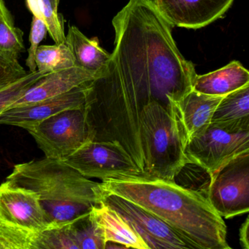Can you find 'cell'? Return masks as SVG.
Listing matches in <instances>:
<instances>
[{
    "instance_id": "30bf717a",
    "label": "cell",
    "mask_w": 249,
    "mask_h": 249,
    "mask_svg": "<svg viewBox=\"0 0 249 249\" xmlns=\"http://www.w3.org/2000/svg\"><path fill=\"white\" fill-rule=\"evenodd\" d=\"M88 89L89 82L62 95L40 102L9 108L0 115V124L15 126L27 130L55 114L84 107Z\"/></svg>"
},
{
    "instance_id": "ba28073f",
    "label": "cell",
    "mask_w": 249,
    "mask_h": 249,
    "mask_svg": "<svg viewBox=\"0 0 249 249\" xmlns=\"http://www.w3.org/2000/svg\"><path fill=\"white\" fill-rule=\"evenodd\" d=\"M64 162L84 176L102 181L144 177L127 151L117 142H88Z\"/></svg>"
},
{
    "instance_id": "8992f818",
    "label": "cell",
    "mask_w": 249,
    "mask_h": 249,
    "mask_svg": "<svg viewBox=\"0 0 249 249\" xmlns=\"http://www.w3.org/2000/svg\"><path fill=\"white\" fill-rule=\"evenodd\" d=\"M27 131L45 157L58 160H65L88 142L93 140L85 106L52 115Z\"/></svg>"
},
{
    "instance_id": "4fadbf2b",
    "label": "cell",
    "mask_w": 249,
    "mask_h": 249,
    "mask_svg": "<svg viewBox=\"0 0 249 249\" xmlns=\"http://www.w3.org/2000/svg\"><path fill=\"white\" fill-rule=\"evenodd\" d=\"M99 73L79 66L48 73L36 82L10 108L31 105L66 93L96 79Z\"/></svg>"
},
{
    "instance_id": "d4e9b609",
    "label": "cell",
    "mask_w": 249,
    "mask_h": 249,
    "mask_svg": "<svg viewBox=\"0 0 249 249\" xmlns=\"http://www.w3.org/2000/svg\"><path fill=\"white\" fill-rule=\"evenodd\" d=\"M48 74L36 71L29 72L24 77L0 90V115L21 97L37 80Z\"/></svg>"
},
{
    "instance_id": "3957f363",
    "label": "cell",
    "mask_w": 249,
    "mask_h": 249,
    "mask_svg": "<svg viewBox=\"0 0 249 249\" xmlns=\"http://www.w3.org/2000/svg\"><path fill=\"white\" fill-rule=\"evenodd\" d=\"M5 182L35 192L53 226L90 213L105 194L102 183L89 179L64 161L47 157L15 165Z\"/></svg>"
},
{
    "instance_id": "44dd1931",
    "label": "cell",
    "mask_w": 249,
    "mask_h": 249,
    "mask_svg": "<svg viewBox=\"0 0 249 249\" xmlns=\"http://www.w3.org/2000/svg\"><path fill=\"white\" fill-rule=\"evenodd\" d=\"M249 115V83L224 96L212 121L235 119Z\"/></svg>"
},
{
    "instance_id": "52a82bcc",
    "label": "cell",
    "mask_w": 249,
    "mask_h": 249,
    "mask_svg": "<svg viewBox=\"0 0 249 249\" xmlns=\"http://www.w3.org/2000/svg\"><path fill=\"white\" fill-rule=\"evenodd\" d=\"M207 198L222 218L249 212V149L210 175Z\"/></svg>"
},
{
    "instance_id": "5bb4252c",
    "label": "cell",
    "mask_w": 249,
    "mask_h": 249,
    "mask_svg": "<svg viewBox=\"0 0 249 249\" xmlns=\"http://www.w3.org/2000/svg\"><path fill=\"white\" fill-rule=\"evenodd\" d=\"M223 97L206 95L193 89L177 104L175 115L185 144L212 122L213 114Z\"/></svg>"
},
{
    "instance_id": "4316f807",
    "label": "cell",
    "mask_w": 249,
    "mask_h": 249,
    "mask_svg": "<svg viewBox=\"0 0 249 249\" xmlns=\"http://www.w3.org/2000/svg\"><path fill=\"white\" fill-rule=\"evenodd\" d=\"M47 32H48V28L45 21L42 19L33 16L29 35L30 48L28 50V57L26 61V64L29 67V72H35L37 70L35 61V55L39 44L46 36Z\"/></svg>"
},
{
    "instance_id": "d6986e66",
    "label": "cell",
    "mask_w": 249,
    "mask_h": 249,
    "mask_svg": "<svg viewBox=\"0 0 249 249\" xmlns=\"http://www.w3.org/2000/svg\"><path fill=\"white\" fill-rule=\"evenodd\" d=\"M70 226L79 249H105V234L93 210L70 222Z\"/></svg>"
},
{
    "instance_id": "2e32d148",
    "label": "cell",
    "mask_w": 249,
    "mask_h": 249,
    "mask_svg": "<svg viewBox=\"0 0 249 249\" xmlns=\"http://www.w3.org/2000/svg\"><path fill=\"white\" fill-rule=\"evenodd\" d=\"M93 213L103 230L106 244L115 243L125 249H149L130 224L103 201L93 207Z\"/></svg>"
},
{
    "instance_id": "9a60e30c",
    "label": "cell",
    "mask_w": 249,
    "mask_h": 249,
    "mask_svg": "<svg viewBox=\"0 0 249 249\" xmlns=\"http://www.w3.org/2000/svg\"><path fill=\"white\" fill-rule=\"evenodd\" d=\"M249 83V70L238 61L204 75H197L193 90L212 96H225Z\"/></svg>"
},
{
    "instance_id": "5b68a950",
    "label": "cell",
    "mask_w": 249,
    "mask_h": 249,
    "mask_svg": "<svg viewBox=\"0 0 249 249\" xmlns=\"http://www.w3.org/2000/svg\"><path fill=\"white\" fill-rule=\"evenodd\" d=\"M249 149V115L235 119L212 121L200 134L187 142L188 164L209 175L234 156Z\"/></svg>"
},
{
    "instance_id": "7402d4cb",
    "label": "cell",
    "mask_w": 249,
    "mask_h": 249,
    "mask_svg": "<svg viewBox=\"0 0 249 249\" xmlns=\"http://www.w3.org/2000/svg\"><path fill=\"white\" fill-rule=\"evenodd\" d=\"M25 50L23 32L15 26L6 5L0 10V51L18 57Z\"/></svg>"
},
{
    "instance_id": "e0dca14e",
    "label": "cell",
    "mask_w": 249,
    "mask_h": 249,
    "mask_svg": "<svg viewBox=\"0 0 249 249\" xmlns=\"http://www.w3.org/2000/svg\"><path fill=\"white\" fill-rule=\"evenodd\" d=\"M66 41L71 48L76 65L99 73L105 69L111 54L99 45L97 38L89 39L74 26L69 27Z\"/></svg>"
},
{
    "instance_id": "6da1fadb",
    "label": "cell",
    "mask_w": 249,
    "mask_h": 249,
    "mask_svg": "<svg viewBox=\"0 0 249 249\" xmlns=\"http://www.w3.org/2000/svg\"><path fill=\"white\" fill-rule=\"evenodd\" d=\"M112 26L115 48L105 69L89 82L86 118L93 140L119 143L144 172L143 108L157 102L174 114L177 104L193 90L197 74L152 0H129Z\"/></svg>"
},
{
    "instance_id": "9c48e42d",
    "label": "cell",
    "mask_w": 249,
    "mask_h": 249,
    "mask_svg": "<svg viewBox=\"0 0 249 249\" xmlns=\"http://www.w3.org/2000/svg\"><path fill=\"white\" fill-rule=\"evenodd\" d=\"M102 201L130 224L149 249H192L163 221L133 202L105 191Z\"/></svg>"
},
{
    "instance_id": "ffe728a7",
    "label": "cell",
    "mask_w": 249,
    "mask_h": 249,
    "mask_svg": "<svg viewBox=\"0 0 249 249\" xmlns=\"http://www.w3.org/2000/svg\"><path fill=\"white\" fill-rule=\"evenodd\" d=\"M26 3L33 16L45 21L48 33L55 43L66 42L64 19L51 0H26Z\"/></svg>"
},
{
    "instance_id": "7a4b0ae2",
    "label": "cell",
    "mask_w": 249,
    "mask_h": 249,
    "mask_svg": "<svg viewBox=\"0 0 249 249\" xmlns=\"http://www.w3.org/2000/svg\"><path fill=\"white\" fill-rule=\"evenodd\" d=\"M107 192L146 209L176 231L192 249H229L227 226L207 197L172 180L135 176L102 181Z\"/></svg>"
},
{
    "instance_id": "484cf974",
    "label": "cell",
    "mask_w": 249,
    "mask_h": 249,
    "mask_svg": "<svg viewBox=\"0 0 249 249\" xmlns=\"http://www.w3.org/2000/svg\"><path fill=\"white\" fill-rule=\"evenodd\" d=\"M28 73L18 61V57L0 51V90L24 77Z\"/></svg>"
},
{
    "instance_id": "ac0fdd59",
    "label": "cell",
    "mask_w": 249,
    "mask_h": 249,
    "mask_svg": "<svg viewBox=\"0 0 249 249\" xmlns=\"http://www.w3.org/2000/svg\"><path fill=\"white\" fill-rule=\"evenodd\" d=\"M35 61L38 71L46 73L77 66L67 41L53 45H40L36 51Z\"/></svg>"
},
{
    "instance_id": "f1b7e54d",
    "label": "cell",
    "mask_w": 249,
    "mask_h": 249,
    "mask_svg": "<svg viewBox=\"0 0 249 249\" xmlns=\"http://www.w3.org/2000/svg\"><path fill=\"white\" fill-rule=\"evenodd\" d=\"M51 1H52V3L54 4V6H55V7H57V8H58V4H59L60 0H51Z\"/></svg>"
},
{
    "instance_id": "cb8c5ba5",
    "label": "cell",
    "mask_w": 249,
    "mask_h": 249,
    "mask_svg": "<svg viewBox=\"0 0 249 249\" xmlns=\"http://www.w3.org/2000/svg\"><path fill=\"white\" fill-rule=\"evenodd\" d=\"M36 249H79L70 222L39 231L36 238Z\"/></svg>"
},
{
    "instance_id": "83f0119b",
    "label": "cell",
    "mask_w": 249,
    "mask_h": 249,
    "mask_svg": "<svg viewBox=\"0 0 249 249\" xmlns=\"http://www.w3.org/2000/svg\"><path fill=\"white\" fill-rule=\"evenodd\" d=\"M240 242L243 248L249 249V216L240 230Z\"/></svg>"
},
{
    "instance_id": "277c9868",
    "label": "cell",
    "mask_w": 249,
    "mask_h": 249,
    "mask_svg": "<svg viewBox=\"0 0 249 249\" xmlns=\"http://www.w3.org/2000/svg\"><path fill=\"white\" fill-rule=\"evenodd\" d=\"M140 127L145 176L174 181L188 164L185 140L175 112L152 102L143 108Z\"/></svg>"
},
{
    "instance_id": "8fae6325",
    "label": "cell",
    "mask_w": 249,
    "mask_h": 249,
    "mask_svg": "<svg viewBox=\"0 0 249 249\" xmlns=\"http://www.w3.org/2000/svg\"><path fill=\"white\" fill-rule=\"evenodd\" d=\"M0 221L39 232L54 227L35 192L6 182L0 185Z\"/></svg>"
},
{
    "instance_id": "7c38bea8",
    "label": "cell",
    "mask_w": 249,
    "mask_h": 249,
    "mask_svg": "<svg viewBox=\"0 0 249 249\" xmlns=\"http://www.w3.org/2000/svg\"><path fill=\"white\" fill-rule=\"evenodd\" d=\"M174 27L197 29L220 19L234 0H152Z\"/></svg>"
},
{
    "instance_id": "f546056e",
    "label": "cell",
    "mask_w": 249,
    "mask_h": 249,
    "mask_svg": "<svg viewBox=\"0 0 249 249\" xmlns=\"http://www.w3.org/2000/svg\"><path fill=\"white\" fill-rule=\"evenodd\" d=\"M5 6V3H4V0H0V10Z\"/></svg>"
},
{
    "instance_id": "603a6c76",
    "label": "cell",
    "mask_w": 249,
    "mask_h": 249,
    "mask_svg": "<svg viewBox=\"0 0 249 249\" xmlns=\"http://www.w3.org/2000/svg\"><path fill=\"white\" fill-rule=\"evenodd\" d=\"M38 232L0 221V249H36Z\"/></svg>"
}]
</instances>
